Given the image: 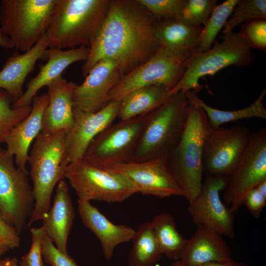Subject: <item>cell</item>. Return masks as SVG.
<instances>
[{
	"label": "cell",
	"mask_w": 266,
	"mask_h": 266,
	"mask_svg": "<svg viewBox=\"0 0 266 266\" xmlns=\"http://www.w3.org/2000/svg\"><path fill=\"white\" fill-rule=\"evenodd\" d=\"M266 18V0H238L223 29L222 33L232 32L234 28L250 21Z\"/></svg>",
	"instance_id": "obj_31"
},
{
	"label": "cell",
	"mask_w": 266,
	"mask_h": 266,
	"mask_svg": "<svg viewBox=\"0 0 266 266\" xmlns=\"http://www.w3.org/2000/svg\"><path fill=\"white\" fill-rule=\"evenodd\" d=\"M41 253L47 264L51 266H79L68 254H64L44 233L41 240Z\"/></svg>",
	"instance_id": "obj_36"
},
{
	"label": "cell",
	"mask_w": 266,
	"mask_h": 266,
	"mask_svg": "<svg viewBox=\"0 0 266 266\" xmlns=\"http://www.w3.org/2000/svg\"><path fill=\"white\" fill-rule=\"evenodd\" d=\"M111 0H57L46 32L48 48L89 47L104 20Z\"/></svg>",
	"instance_id": "obj_2"
},
{
	"label": "cell",
	"mask_w": 266,
	"mask_h": 266,
	"mask_svg": "<svg viewBox=\"0 0 266 266\" xmlns=\"http://www.w3.org/2000/svg\"><path fill=\"white\" fill-rule=\"evenodd\" d=\"M12 103L8 94L0 89V144L4 143L11 130L25 119L32 110L31 105L13 108Z\"/></svg>",
	"instance_id": "obj_32"
},
{
	"label": "cell",
	"mask_w": 266,
	"mask_h": 266,
	"mask_svg": "<svg viewBox=\"0 0 266 266\" xmlns=\"http://www.w3.org/2000/svg\"><path fill=\"white\" fill-rule=\"evenodd\" d=\"M132 241L129 266H154L161 259L163 254L150 222L140 225Z\"/></svg>",
	"instance_id": "obj_28"
},
{
	"label": "cell",
	"mask_w": 266,
	"mask_h": 266,
	"mask_svg": "<svg viewBox=\"0 0 266 266\" xmlns=\"http://www.w3.org/2000/svg\"><path fill=\"white\" fill-rule=\"evenodd\" d=\"M57 0H2L0 27L25 52L46 33Z\"/></svg>",
	"instance_id": "obj_7"
},
{
	"label": "cell",
	"mask_w": 266,
	"mask_h": 266,
	"mask_svg": "<svg viewBox=\"0 0 266 266\" xmlns=\"http://www.w3.org/2000/svg\"><path fill=\"white\" fill-rule=\"evenodd\" d=\"M189 59L160 48L149 60L120 79L110 92L108 101H120L130 92L151 85L164 86L170 92L183 77Z\"/></svg>",
	"instance_id": "obj_11"
},
{
	"label": "cell",
	"mask_w": 266,
	"mask_h": 266,
	"mask_svg": "<svg viewBox=\"0 0 266 266\" xmlns=\"http://www.w3.org/2000/svg\"><path fill=\"white\" fill-rule=\"evenodd\" d=\"M48 48L46 33L30 50L9 57L0 71V89L9 95L13 103L23 95V86L27 76L34 69L39 59ZM12 103V104H13Z\"/></svg>",
	"instance_id": "obj_23"
},
{
	"label": "cell",
	"mask_w": 266,
	"mask_h": 266,
	"mask_svg": "<svg viewBox=\"0 0 266 266\" xmlns=\"http://www.w3.org/2000/svg\"><path fill=\"white\" fill-rule=\"evenodd\" d=\"M89 51V47L86 46L68 50L47 48L42 59L47 61L44 64L39 65L38 74L28 83L26 90L12 104V107L19 108L31 105L33 98L40 89L61 77L63 72L72 64L85 61Z\"/></svg>",
	"instance_id": "obj_18"
},
{
	"label": "cell",
	"mask_w": 266,
	"mask_h": 266,
	"mask_svg": "<svg viewBox=\"0 0 266 266\" xmlns=\"http://www.w3.org/2000/svg\"><path fill=\"white\" fill-rule=\"evenodd\" d=\"M62 76L48 85V104L42 117L41 133L50 135L60 131L66 133L74 124L72 94L76 86Z\"/></svg>",
	"instance_id": "obj_21"
},
{
	"label": "cell",
	"mask_w": 266,
	"mask_h": 266,
	"mask_svg": "<svg viewBox=\"0 0 266 266\" xmlns=\"http://www.w3.org/2000/svg\"><path fill=\"white\" fill-rule=\"evenodd\" d=\"M171 266H187L180 260H176L172 263Z\"/></svg>",
	"instance_id": "obj_45"
},
{
	"label": "cell",
	"mask_w": 266,
	"mask_h": 266,
	"mask_svg": "<svg viewBox=\"0 0 266 266\" xmlns=\"http://www.w3.org/2000/svg\"><path fill=\"white\" fill-rule=\"evenodd\" d=\"M74 216L68 185L61 180L58 183L53 204L42 220V227L45 233L64 254H68L67 241Z\"/></svg>",
	"instance_id": "obj_25"
},
{
	"label": "cell",
	"mask_w": 266,
	"mask_h": 266,
	"mask_svg": "<svg viewBox=\"0 0 266 266\" xmlns=\"http://www.w3.org/2000/svg\"><path fill=\"white\" fill-rule=\"evenodd\" d=\"M238 1L226 0L215 6L203 26L197 53H202L211 48L217 35L223 29Z\"/></svg>",
	"instance_id": "obj_30"
},
{
	"label": "cell",
	"mask_w": 266,
	"mask_h": 266,
	"mask_svg": "<svg viewBox=\"0 0 266 266\" xmlns=\"http://www.w3.org/2000/svg\"><path fill=\"white\" fill-rule=\"evenodd\" d=\"M266 179V129L251 133L237 165L227 177L223 195L232 213L243 205L248 193Z\"/></svg>",
	"instance_id": "obj_12"
},
{
	"label": "cell",
	"mask_w": 266,
	"mask_h": 266,
	"mask_svg": "<svg viewBox=\"0 0 266 266\" xmlns=\"http://www.w3.org/2000/svg\"><path fill=\"white\" fill-rule=\"evenodd\" d=\"M216 3V0H187L180 18L192 25L203 27Z\"/></svg>",
	"instance_id": "obj_33"
},
{
	"label": "cell",
	"mask_w": 266,
	"mask_h": 266,
	"mask_svg": "<svg viewBox=\"0 0 266 266\" xmlns=\"http://www.w3.org/2000/svg\"><path fill=\"white\" fill-rule=\"evenodd\" d=\"M0 47L7 50L14 48V45L12 41L0 27Z\"/></svg>",
	"instance_id": "obj_41"
},
{
	"label": "cell",
	"mask_w": 266,
	"mask_h": 266,
	"mask_svg": "<svg viewBox=\"0 0 266 266\" xmlns=\"http://www.w3.org/2000/svg\"><path fill=\"white\" fill-rule=\"evenodd\" d=\"M186 94L190 103L200 106L206 114L212 128L221 126L224 123L234 122L245 118L253 117L266 118V109L263 104L266 95V89H264L258 98L249 106L237 110H223L214 108L206 104L197 96V94L188 90Z\"/></svg>",
	"instance_id": "obj_27"
},
{
	"label": "cell",
	"mask_w": 266,
	"mask_h": 266,
	"mask_svg": "<svg viewBox=\"0 0 266 266\" xmlns=\"http://www.w3.org/2000/svg\"><path fill=\"white\" fill-rule=\"evenodd\" d=\"M189 104L186 91H180L169 95L149 112L132 161L141 162L168 155L184 131Z\"/></svg>",
	"instance_id": "obj_5"
},
{
	"label": "cell",
	"mask_w": 266,
	"mask_h": 266,
	"mask_svg": "<svg viewBox=\"0 0 266 266\" xmlns=\"http://www.w3.org/2000/svg\"><path fill=\"white\" fill-rule=\"evenodd\" d=\"M78 209L83 224L99 239L106 259L112 257L118 245L132 240L135 232L133 228L112 223L90 201L78 200Z\"/></svg>",
	"instance_id": "obj_22"
},
{
	"label": "cell",
	"mask_w": 266,
	"mask_h": 266,
	"mask_svg": "<svg viewBox=\"0 0 266 266\" xmlns=\"http://www.w3.org/2000/svg\"><path fill=\"white\" fill-rule=\"evenodd\" d=\"M222 236L210 228L197 226L193 235L186 240L179 260L187 266H200L230 259V247Z\"/></svg>",
	"instance_id": "obj_24"
},
{
	"label": "cell",
	"mask_w": 266,
	"mask_h": 266,
	"mask_svg": "<svg viewBox=\"0 0 266 266\" xmlns=\"http://www.w3.org/2000/svg\"><path fill=\"white\" fill-rule=\"evenodd\" d=\"M48 102L47 93L35 96L30 114L11 130L4 140L6 149L14 157L16 166L24 171H28L29 149L41 132L43 114Z\"/></svg>",
	"instance_id": "obj_19"
},
{
	"label": "cell",
	"mask_w": 266,
	"mask_h": 266,
	"mask_svg": "<svg viewBox=\"0 0 266 266\" xmlns=\"http://www.w3.org/2000/svg\"><path fill=\"white\" fill-rule=\"evenodd\" d=\"M211 129L202 108L190 103L184 131L167 155L168 168L189 203L198 196L201 188L203 146Z\"/></svg>",
	"instance_id": "obj_4"
},
{
	"label": "cell",
	"mask_w": 266,
	"mask_h": 266,
	"mask_svg": "<svg viewBox=\"0 0 266 266\" xmlns=\"http://www.w3.org/2000/svg\"><path fill=\"white\" fill-rule=\"evenodd\" d=\"M19 266H23L22 265L19 264Z\"/></svg>",
	"instance_id": "obj_46"
},
{
	"label": "cell",
	"mask_w": 266,
	"mask_h": 266,
	"mask_svg": "<svg viewBox=\"0 0 266 266\" xmlns=\"http://www.w3.org/2000/svg\"><path fill=\"white\" fill-rule=\"evenodd\" d=\"M9 249L10 247L5 244L0 243V256L5 253Z\"/></svg>",
	"instance_id": "obj_44"
},
{
	"label": "cell",
	"mask_w": 266,
	"mask_h": 266,
	"mask_svg": "<svg viewBox=\"0 0 266 266\" xmlns=\"http://www.w3.org/2000/svg\"><path fill=\"white\" fill-rule=\"evenodd\" d=\"M203 27L192 25L181 18L157 19L153 33L160 48L190 59L197 53Z\"/></svg>",
	"instance_id": "obj_20"
},
{
	"label": "cell",
	"mask_w": 266,
	"mask_h": 266,
	"mask_svg": "<svg viewBox=\"0 0 266 266\" xmlns=\"http://www.w3.org/2000/svg\"><path fill=\"white\" fill-rule=\"evenodd\" d=\"M157 19L180 18L187 0H136Z\"/></svg>",
	"instance_id": "obj_34"
},
{
	"label": "cell",
	"mask_w": 266,
	"mask_h": 266,
	"mask_svg": "<svg viewBox=\"0 0 266 266\" xmlns=\"http://www.w3.org/2000/svg\"><path fill=\"white\" fill-rule=\"evenodd\" d=\"M28 174L16 166L14 157L0 145V218L18 234L34 205Z\"/></svg>",
	"instance_id": "obj_9"
},
{
	"label": "cell",
	"mask_w": 266,
	"mask_h": 266,
	"mask_svg": "<svg viewBox=\"0 0 266 266\" xmlns=\"http://www.w3.org/2000/svg\"><path fill=\"white\" fill-rule=\"evenodd\" d=\"M256 188L263 196L266 197V179L261 181Z\"/></svg>",
	"instance_id": "obj_43"
},
{
	"label": "cell",
	"mask_w": 266,
	"mask_h": 266,
	"mask_svg": "<svg viewBox=\"0 0 266 266\" xmlns=\"http://www.w3.org/2000/svg\"><path fill=\"white\" fill-rule=\"evenodd\" d=\"M147 115L109 126L91 142L82 159L103 167L132 161Z\"/></svg>",
	"instance_id": "obj_10"
},
{
	"label": "cell",
	"mask_w": 266,
	"mask_h": 266,
	"mask_svg": "<svg viewBox=\"0 0 266 266\" xmlns=\"http://www.w3.org/2000/svg\"><path fill=\"white\" fill-rule=\"evenodd\" d=\"M220 38L222 41H215L210 49L196 53L188 60L183 77L169 95L188 90L197 94L202 88L200 78L230 66L243 67L253 62L252 49L239 32L222 33Z\"/></svg>",
	"instance_id": "obj_6"
},
{
	"label": "cell",
	"mask_w": 266,
	"mask_h": 266,
	"mask_svg": "<svg viewBox=\"0 0 266 266\" xmlns=\"http://www.w3.org/2000/svg\"><path fill=\"white\" fill-rule=\"evenodd\" d=\"M200 266H247L245 263L239 262L233 260L232 258L230 259L222 261L209 262Z\"/></svg>",
	"instance_id": "obj_40"
},
{
	"label": "cell",
	"mask_w": 266,
	"mask_h": 266,
	"mask_svg": "<svg viewBox=\"0 0 266 266\" xmlns=\"http://www.w3.org/2000/svg\"><path fill=\"white\" fill-rule=\"evenodd\" d=\"M119 106L120 101H111L95 113L73 110L74 124L66 136L70 163L83 158L93 139L118 117Z\"/></svg>",
	"instance_id": "obj_17"
},
{
	"label": "cell",
	"mask_w": 266,
	"mask_h": 266,
	"mask_svg": "<svg viewBox=\"0 0 266 266\" xmlns=\"http://www.w3.org/2000/svg\"><path fill=\"white\" fill-rule=\"evenodd\" d=\"M123 77L115 61L108 59L100 61L84 81L75 86L72 98L73 110L95 113L103 108L109 102L110 92Z\"/></svg>",
	"instance_id": "obj_16"
},
{
	"label": "cell",
	"mask_w": 266,
	"mask_h": 266,
	"mask_svg": "<svg viewBox=\"0 0 266 266\" xmlns=\"http://www.w3.org/2000/svg\"><path fill=\"white\" fill-rule=\"evenodd\" d=\"M32 242L29 252L21 257L19 263L23 266H44L41 253V240L44 232L43 228L31 229Z\"/></svg>",
	"instance_id": "obj_37"
},
{
	"label": "cell",
	"mask_w": 266,
	"mask_h": 266,
	"mask_svg": "<svg viewBox=\"0 0 266 266\" xmlns=\"http://www.w3.org/2000/svg\"><path fill=\"white\" fill-rule=\"evenodd\" d=\"M227 181L226 176H206L200 193L189 203L188 210L197 226L210 228L222 235L233 238L235 233L233 213L220 197Z\"/></svg>",
	"instance_id": "obj_14"
},
{
	"label": "cell",
	"mask_w": 266,
	"mask_h": 266,
	"mask_svg": "<svg viewBox=\"0 0 266 266\" xmlns=\"http://www.w3.org/2000/svg\"><path fill=\"white\" fill-rule=\"evenodd\" d=\"M167 155L148 160L130 161L109 167L126 176L138 193L158 198L172 196L184 197V193L170 171Z\"/></svg>",
	"instance_id": "obj_15"
},
{
	"label": "cell",
	"mask_w": 266,
	"mask_h": 266,
	"mask_svg": "<svg viewBox=\"0 0 266 266\" xmlns=\"http://www.w3.org/2000/svg\"><path fill=\"white\" fill-rule=\"evenodd\" d=\"M66 132L60 130L46 135L40 133L29 154L34 205L28 225L42 220L50 208L53 190L65 178L70 163L66 146Z\"/></svg>",
	"instance_id": "obj_3"
},
{
	"label": "cell",
	"mask_w": 266,
	"mask_h": 266,
	"mask_svg": "<svg viewBox=\"0 0 266 266\" xmlns=\"http://www.w3.org/2000/svg\"><path fill=\"white\" fill-rule=\"evenodd\" d=\"M0 243L9 246L10 249L18 247L20 239L16 230L7 225L0 218Z\"/></svg>",
	"instance_id": "obj_39"
},
{
	"label": "cell",
	"mask_w": 266,
	"mask_h": 266,
	"mask_svg": "<svg viewBox=\"0 0 266 266\" xmlns=\"http://www.w3.org/2000/svg\"><path fill=\"white\" fill-rule=\"evenodd\" d=\"M150 222L162 254L168 259L179 260L187 239L177 231L173 217L161 213L154 216Z\"/></svg>",
	"instance_id": "obj_29"
},
{
	"label": "cell",
	"mask_w": 266,
	"mask_h": 266,
	"mask_svg": "<svg viewBox=\"0 0 266 266\" xmlns=\"http://www.w3.org/2000/svg\"><path fill=\"white\" fill-rule=\"evenodd\" d=\"M169 93L166 87L160 85L135 90L120 101L118 117L126 120L148 114L166 100Z\"/></svg>",
	"instance_id": "obj_26"
},
{
	"label": "cell",
	"mask_w": 266,
	"mask_h": 266,
	"mask_svg": "<svg viewBox=\"0 0 266 266\" xmlns=\"http://www.w3.org/2000/svg\"><path fill=\"white\" fill-rule=\"evenodd\" d=\"M239 32L252 49L266 51V19H255L243 24Z\"/></svg>",
	"instance_id": "obj_35"
},
{
	"label": "cell",
	"mask_w": 266,
	"mask_h": 266,
	"mask_svg": "<svg viewBox=\"0 0 266 266\" xmlns=\"http://www.w3.org/2000/svg\"><path fill=\"white\" fill-rule=\"evenodd\" d=\"M157 19L136 0H111L102 24L82 67L86 77L100 61L118 65L123 76L147 62L160 45L153 31Z\"/></svg>",
	"instance_id": "obj_1"
},
{
	"label": "cell",
	"mask_w": 266,
	"mask_h": 266,
	"mask_svg": "<svg viewBox=\"0 0 266 266\" xmlns=\"http://www.w3.org/2000/svg\"><path fill=\"white\" fill-rule=\"evenodd\" d=\"M78 200L108 202L126 200L138 191L122 174L82 159L70 162L65 174Z\"/></svg>",
	"instance_id": "obj_8"
},
{
	"label": "cell",
	"mask_w": 266,
	"mask_h": 266,
	"mask_svg": "<svg viewBox=\"0 0 266 266\" xmlns=\"http://www.w3.org/2000/svg\"><path fill=\"white\" fill-rule=\"evenodd\" d=\"M0 266H19V265L16 258H7L0 260Z\"/></svg>",
	"instance_id": "obj_42"
},
{
	"label": "cell",
	"mask_w": 266,
	"mask_h": 266,
	"mask_svg": "<svg viewBox=\"0 0 266 266\" xmlns=\"http://www.w3.org/2000/svg\"><path fill=\"white\" fill-rule=\"evenodd\" d=\"M246 126L212 128L203 146V173L228 177L240 159L250 140Z\"/></svg>",
	"instance_id": "obj_13"
},
{
	"label": "cell",
	"mask_w": 266,
	"mask_h": 266,
	"mask_svg": "<svg viewBox=\"0 0 266 266\" xmlns=\"http://www.w3.org/2000/svg\"><path fill=\"white\" fill-rule=\"evenodd\" d=\"M243 204H245L251 214L256 218L259 217L266 205V197L255 188L246 195Z\"/></svg>",
	"instance_id": "obj_38"
}]
</instances>
